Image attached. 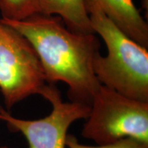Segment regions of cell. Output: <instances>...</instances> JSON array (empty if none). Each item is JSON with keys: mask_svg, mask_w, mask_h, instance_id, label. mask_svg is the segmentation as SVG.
<instances>
[{"mask_svg": "<svg viewBox=\"0 0 148 148\" xmlns=\"http://www.w3.org/2000/svg\"><path fill=\"white\" fill-rule=\"evenodd\" d=\"M0 22L23 35L41 64L46 82H63L71 102L91 105L101 84L93 69L100 42L95 34H79L66 28L57 15L35 14L22 21Z\"/></svg>", "mask_w": 148, "mask_h": 148, "instance_id": "cell-1", "label": "cell"}, {"mask_svg": "<svg viewBox=\"0 0 148 148\" xmlns=\"http://www.w3.org/2000/svg\"><path fill=\"white\" fill-rule=\"evenodd\" d=\"M92 28L107 47L98 53L93 69L101 85L135 100L148 102V51L119 29L103 13L96 0H85Z\"/></svg>", "mask_w": 148, "mask_h": 148, "instance_id": "cell-2", "label": "cell"}, {"mask_svg": "<svg viewBox=\"0 0 148 148\" xmlns=\"http://www.w3.org/2000/svg\"><path fill=\"white\" fill-rule=\"evenodd\" d=\"M82 131L99 145L132 138L148 143V102L135 100L101 85Z\"/></svg>", "mask_w": 148, "mask_h": 148, "instance_id": "cell-3", "label": "cell"}, {"mask_svg": "<svg viewBox=\"0 0 148 148\" xmlns=\"http://www.w3.org/2000/svg\"><path fill=\"white\" fill-rule=\"evenodd\" d=\"M47 83L40 60L23 35L0 22V91L10 110L29 96L40 95Z\"/></svg>", "mask_w": 148, "mask_h": 148, "instance_id": "cell-4", "label": "cell"}, {"mask_svg": "<svg viewBox=\"0 0 148 148\" xmlns=\"http://www.w3.org/2000/svg\"><path fill=\"white\" fill-rule=\"evenodd\" d=\"M51 103L52 110L40 119L25 120L12 116L0 107V120L11 131L25 136L29 148H65L67 130L74 121L87 119L90 106L74 102H64L54 84L45 85L40 94Z\"/></svg>", "mask_w": 148, "mask_h": 148, "instance_id": "cell-5", "label": "cell"}, {"mask_svg": "<svg viewBox=\"0 0 148 148\" xmlns=\"http://www.w3.org/2000/svg\"><path fill=\"white\" fill-rule=\"evenodd\" d=\"M110 21L124 34L148 49V25L132 0H96Z\"/></svg>", "mask_w": 148, "mask_h": 148, "instance_id": "cell-6", "label": "cell"}, {"mask_svg": "<svg viewBox=\"0 0 148 148\" xmlns=\"http://www.w3.org/2000/svg\"><path fill=\"white\" fill-rule=\"evenodd\" d=\"M39 13L60 16L66 28L73 33L95 34L86 11L85 0H40Z\"/></svg>", "mask_w": 148, "mask_h": 148, "instance_id": "cell-7", "label": "cell"}, {"mask_svg": "<svg viewBox=\"0 0 148 148\" xmlns=\"http://www.w3.org/2000/svg\"><path fill=\"white\" fill-rule=\"evenodd\" d=\"M40 0H0L3 19L22 21L39 13Z\"/></svg>", "mask_w": 148, "mask_h": 148, "instance_id": "cell-8", "label": "cell"}, {"mask_svg": "<svg viewBox=\"0 0 148 148\" xmlns=\"http://www.w3.org/2000/svg\"><path fill=\"white\" fill-rule=\"evenodd\" d=\"M65 145L68 148H148V143H143L132 138H124L113 143L99 145L98 147L80 144L75 136L66 134Z\"/></svg>", "mask_w": 148, "mask_h": 148, "instance_id": "cell-9", "label": "cell"}, {"mask_svg": "<svg viewBox=\"0 0 148 148\" xmlns=\"http://www.w3.org/2000/svg\"><path fill=\"white\" fill-rule=\"evenodd\" d=\"M0 148H10V147H0Z\"/></svg>", "mask_w": 148, "mask_h": 148, "instance_id": "cell-10", "label": "cell"}]
</instances>
